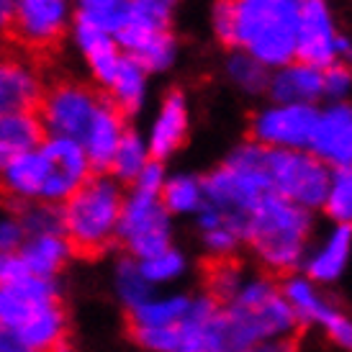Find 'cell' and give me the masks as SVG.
Segmentation results:
<instances>
[{
  "label": "cell",
  "instance_id": "cell-36",
  "mask_svg": "<svg viewBox=\"0 0 352 352\" xmlns=\"http://www.w3.org/2000/svg\"><path fill=\"white\" fill-rule=\"evenodd\" d=\"M254 273V265L245 263V260H221V263H208L204 273V291L211 298L226 306L229 301H234V296L242 291V285L250 280V275Z\"/></svg>",
  "mask_w": 352,
  "mask_h": 352
},
{
  "label": "cell",
  "instance_id": "cell-21",
  "mask_svg": "<svg viewBox=\"0 0 352 352\" xmlns=\"http://www.w3.org/2000/svg\"><path fill=\"white\" fill-rule=\"evenodd\" d=\"M62 301V285L52 278L26 275L23 280L0 288V329L16 332L39 306Z\"/></svg>",
  "mask_w": 352,
  "mask_h": 352
},
{
  "label": "cell",
  "instance_id": "cell-42",
  "mask_svg": "<svg viewBox=\"0 0 352 352\" xmlns=\"http://www.w3.org/2000/svg\"><path fill=\"white\" fill-rule=\"evenodd\" d=\"M29 239V232L21 221V214L13 211H3L0 214V254H16L21 252L23 242Z\"/></svg>",
  "mask_w": 352,
  "mask_h": 352
},
{
  "label": "cell",
  "instance_id": "cell-13",
  "mask_svg": "<svg viewBox=\"0 0 352 352\" xmlns=\"http://www.w3.org/2000/svg\"><path fill=\"white\" fill-rule=\"evenodd\" d=\"M319 106L263 100L247 118V139L265 149H309Z\"/></svg>",
  "mask_w": 352,
  "mask_h": 352
},
{
  "label": "cell",
  "instance_id": "cell-14",
  "mask_svg": "<svg viewBox=\"0 0 352 352\" xmlns=\"http://www.w3.org/2000/svg\"><path fill=\"white\" fill-rule=\"evenodd\" d=\"M75 26V0H16L13 39L29 52H52Z\"/></svg>",
  "mask_w": 352,
  "mask_h": 352
},
{
  "label": "cell",
  "instance_id": "cell-49",
  "mask_svg": "<svg viewBox=\"0 0 352 352\" xmlns=\"http://www.w3.org/2000/svg\"><path fill=\"white\" fill-rule=\"evenodd\" d=\"M59 352H72V350H69V344H67V347H65V350H59Z\"/></svg>",
  "mask_w": 352,
  "mask_h": 352
},
{
  "label": "cell",
  "instance_id": "cell-16",
  "mask_svg": "<svg viewBox=\"0 0 352 352\" xmlns=\"http://www.w3.org/2000/svg\"><path fill=\"white\" fill-rule=\"evenodd\" d=\"M41 149H44L47 165H50L47 193H44L41 204L62 206L65 201H69V198L75 196L90 177L96 175L88 155H85V149L75 139L44 137Z\"/></svg>",
  "mask_w": 352,
  "mask_h": 352
},
{
  "label": "cell",
  "instance_id": "cell-5",
  "mask_svg": "<svg viewBox=\"0 0 352 352\" xmlns=\"http://www.w3.org/2000/svg\"><path fill=\"white\" fill-rule=\"evenodd\" d=\"M224 309L242 329L250 344L296 337L301 332L298 319L283 294L280 278L263 273L260 267H254L250 280L242 285L234 301H229Z\"/></svg>",
  "mask_w": 352,
  "mask_h": 352
},
{
  "label": "cell",
  "instance_id": "cell-34",
  "mask_svg": "<svg viewBox=\"0 0 352 352\" xmlns=\"http://www.w3.org/2000/svg\"><path fill=\"white\" fill-rule=\"evenodd\" d=\"M139 263H142L147 280L155 285V291H175L177 285L190 278V270H193L190 254L177 245L167 247L147 260H139Z\"/></svg>",
  "mask_w": 352,
  "mask_h": 352
},
{
  "label": "cell",
  "instance_id": "cell-25",
  "mask_svg": "<svg viewBox=\"0 0 352 352\" xmlns=\"http://www.w3.org/2000/svg\"><path fill=\"white\" fill-rule=\"evenodd\" d=\"M16 337L31 352H59L67 347L69 316L62 301H50L39 306L26 322L16 329Z\"/></svg>",
  "mask_w": 352,
  "mask_h": 352
},
{
  "label": "cell",
  "instance_id": "cell-40",
  "mask_svg": "<svg viewBox=\"0 0 352 352\" xmlns=\"http://www.w3.org/2000/svg\"><path fill=\"white\" fill-rule=\"evenodd\" d=\"M234 16H236V0H211L208 6V29L214 34V39L232 50L234 44Z\"/></svg>",
  "mask_w": 352,
  "mask_h": 352
},
{
  "label": "cell",
  "instance_id": "cell-2",
  "mask_svg": "<svg viewBox=\"0 0 352 352\" xmlns=\"http://www.w3.org/2000/svg\"><path fill=\"white\" fill-rule=\"evenodd\" d=\"M126 188L108 173H96L62 204V232L82 257H100L118 245Z\"/></svg>",
  "mask_w": 352,
  "mask_h": 352
},
{
  "label": "cell",
  "instance_id": "cell-10",
  "mask_svg": "<svg viewBox=\"0 0 352 352\" xmlns=\"http://www.w3.org/2000/svg\"><path fill=\"white\" fill-rule=\"evenodd\" d=\"M113 36L118 39L124 54L137 59L152 78L167 75L180 59V39L173 31V23L157 19L137 6H131Z\"/></svg>",
  "mask_w": 352,
  "mask_h": 352
},
{
  "label": "cell",
  "instance_id": "cell-38",
  "mask_svg": "<svg viewBox=\"0 0 352 352\" xmlns=\"http://www.w3.org/2000/svg\"><path fill=\"white\" fill-rule=\"evenodd\" d=\"M319 216L327 219V224L352 226V167L332 170L329 193Z\"/></svg>",
  "mask_w": 352,
  "mask_h": 352
},
{
  "label": "cell",
  "instance_id": "cell-3",
  "mask_svg": "<svg viewBox=\"0 0 352 352\" xmlns=\"http://www.w3.org/2000/svg\"><path fill=\"white\" fill-rule=\"evenodd\" d=\"M298 16L301 0H236L234 44L278 69L298 59Z\"/></svg>",
  "mask_w": 352,
  "mask_h": 352
},
{
  "label": "cell",
  "instance_id": "cell-33",
  "mask_svg": "<svg viewBox=\"0 0 352 352\" xmlns=\"http://www.w3.org/2000/svg\"><path fill=\"white\" fill-rule=\"evenodd\" d=\"M111 291H113L118 306L126 314L137 311L142 303L157 294L155 285L149 283L144 270H142V263L129 257V254H121L111 267Z\"/></svg>",
  "mask_w": 352,
  "mask_h": 352
},
{
  "label": "cell",
  "instance_id": "cell-4",
  "mask_svg": "<svg viewBox=\"0 0 352 352\" xmlns=\"http://www.w3.org/2000/svg\"><path fill=\"white\" fill-rule=\"evenodd\" d=\"M204 180L208 204L245 226L247 216L273 193L267 175V149L252 139H242L221 157L219 165L206 173Z\"/></svg>",
  "mask_w": 352,
  "mask_h": 352
},
{
  "label": "cell",
  "instance_id": "cell-24",
  "mask_svg": "<svg viewBox=\"0 0 352 352\" xmlns=\"http://www.w3.org/2000/svg\"><path fill=\"white\" fill-rule=\"evenodd\" d=\"M273 103H291V106H322L324 103V69L309 62L294 59L283 67L273 69L267 98Z\"/></svg>",
  "mask_w": 352,
  "mask_h": 352
},
{
  "label": "cell",
  "instance_id": "cell-39",
  "mask_svg": "<svg viewBox=\"0 0 352 352\" xmlns=\"http://www.w3.org/2000/svg\"><path fill=\"white\" fill-rule=\"evenodd\" d=\"M21 214V221L29 234H52L62 232V206L52 204H29L16 208Z\"/></svg>",
  "mask_w": 352,
  "mask_h": 352
},
{
  "label": "cell",
  "instance_id": "cell-27",
  "mask_svg": "<svg viewBox=\"0 0 352 352\" xmlns=\"http://www.w3.org/2000/svg\"><path fill=\"white\" fill-rule=\"evenodd\" d=\"M21 260L29 267L31 275L59 280V275L69 267V263L78 257L75 247L69 245L65 232L52 234H29V239L21 247Z\"/></svg>",
  "mask_w": 352,
  "mask_h": 352
},
{
  "label": "cell",
  "instance_id": "cell-43",
  "mask_svg": "<svg viewBox=\"0 0 352 352\" xmlns=\"http://www.w3.org/2000/svg\"><path fill=\"white\" fill-rule=\"evenodd\" d=\"M167 175H170V170H167L165 162L152 160V162L144 167V173L134 180V186H129V188H137V190H144V193H155V196H160V193H162V188H165Z\"/></svg>",
  "mask_w": 352,
  "mask_h": 352
},
{
  "label": "cell",
  "instance_id": "cell-12",
  "mask_svg": "<svg viewBox=\"0 0 352 352\" xmlns=\"http://www.w3.org/2000/svg\"><path fill=\"white\" fill-rule=\"evenodd\" d=\"M298 59L319 69L352 62V39L340 29L332 0H301Z\"/></svg>",
  "mask_w": 352,
  "mask_h": 352
},
{
  "label": "cell",
  "instance_id": "cell-44",
  "mask_svg": "<svg viewBox=\"0 0 352 352\" xmlns=\"http://www.w3.org/2000/svg\"><path fill=\"white\" fill-rule=\"evenodd\" d=\"M29 275V267L23 265L21 254H0V288L3 285H13L23 280Z\"/></svg>",
  "mask_w": 352,
  "mask_h": 352
},
{
  "label": "cell",
  "instance_id": "cell-48",
  "mask_svg": "<svg viewBox=\"0 0 352 352\" xmlns=\"http://www.w3.org/2000/svg\"><path fill=\"white\" fill-rule=\"evenodd\" d=\"M0 352H31V350L23 342H21V340L13 332H6V329H0Z\"/></svg>",
  "mask_w": 352,
  "mask_h": 352
},
{
  "label": "cell",
  "instance_id": "cell-7",
  "mask_svg": "<svg viewBox=\"0 0 352 352\" xmlns=\"http://www.w3.org/2000/svg\"><path fill=\"white\" fill-rule=\"evenodd\" d=\"M267 175L275 196L322 214L332 167L309 149H267Z\"/></svg>",
  "mask_w": 352,
  "mask_h": 352
},
{
  "label": "cell",
  "instance_id": "cell-26",
  "mask_svg": "<svg viewBox=\"0 0 352 352\" xmlns=\"http://www.w3.org/2000/svg\"><path fill=\"white\" fill-rule=\"evenodd\" d=\"M126 129H129V118L106 98V103L98 111L96 121L90 124L88 134L80 142L96 173H108L111 170V162L116 157V149L121 144L124 134H126Z\"/></svg>",
  "mask_w": 352,
  "mask_h": 352
},
{
  "label": "cell",
  "instance_id": "cell-31",
  "mask_svg": "<svg viewBox=\"0 0 352 352\" xmlns=\"http://www.w3.org/2000/svg\"><path fill=\"white\" fill-rule=\"evenodd\" d=\"M221 72H224L226 82H229L239 96H245V98H250V100L267 98V85H270L273 69L265 67L263 62L254 59L250 52L226 50L224 62H221Z\"/></svg>",
  "mask_w": 352,
  "mask_h": 352
},
{
  "label": "cell",
  "instance_id": "cell-17",
  "mask_svg": "<svg viewBox=\"0 0 352 352\" xmlns=\"http://www.w3.org/2000/svg\"><path fill=\"white\" fill-rule=\"evenodd\" d=\"M147 144L155 160L165 162L186 147L188 137H190V100H188L186 90L170 88L165 96L160 98L155 113L147 124Z\"/></svg>",
  "mask_w": 352,
  "mask_h": 352
},
{
  "label": "cell",
  "instance_id": "cell-47",
  "mask_svg": "<svg viewBox=\"0 0 352 352\" xmlns=\"http://www.w3.org/2000/svg\"><path fill=\"white\" fill-rule=\"evenodd\" d=\"M13 16H16V0H0V41L13 36Z\"/></svg>",
  "mask_w": 352,
  "mask_h": 352
},
{
  "label": "cell",
  "instance_id": "cell-35",
  "mask_svg": "<svg viewBox=\"0 0 352 352\" xmlns=\"http://www.w3.org/2000/svg\"><path fill=\"white\" fill-rule=\"evenodd\" d=\"M152 160H155V157L149 152L144 131L129 126L124 139H121V144H118V149H116V157H113V162H111L108 175L116 177L121 186L129 188V186H134V180L144 173V167H147Z\"/></svg>",
  "mask_w": 352,
  "mask_h": 352
},
{
  "label": "cell",
  "instance_id": "cell-37",
  "mask_svg": "<svg viewBox=\"0 0 352 352\" xmlns=\"http://www.w3.org/2000/svg\"><path fill=\"white\" fill-rule=\"evenodd\" d=\"M131 6V0H75V23L116 34Z\"/></svg>",
  "mask_w": 352,
  "mask_h": 352
},
{
  "label": "cell",
  "instance_id": "cell-30",
  "mask_svg": "<svg viewBox=\"0 0 352 352\" xmlns=\"http://www.w3.org/2000/svg\"><path fill=\"white\" fill-rule=\"evenodd\" d=\"M162 204L170 211L173 219H196L204 206L208 204L206 198V180L204 175H198L193 170H175L170 173L162 188Z\"/></svg>",
  "mask_w": 352,
  "mask_h": 352
},
{
  "label": "cell",
  "instance_id": "cell-19",
  "mask_svg": "<svg viewBox=\"0 0 352 352\" xmlns=\"http://www.w3.org/2000/svg\"><path fill=\"white\" fill-rule=\"evenodd\" d=\"M309 152L332 170L352 167V100L319 106Z\"/></svg>",
  "mask_w": 352,
  "mask_h": 352
},
{
  "label": "cell",
  "instance_id": "cell-18",
  "mask_svg": "<svg viewBox=\"0 0 352 352\" xmlns=\"http://www.w3.org/2000/svg\"><path fill=\"white\" fill-rule=\"evenodd\" d=\"M352 267V226L327 224L314 236L301 273L322 288H334Z\"/></svg>",
  "mask_w": 352,
  "mask_h": 352
},
{
  "label": "cell",
  "instance_id": "cell-9",
  "mask_svg": "<svg viewBox=\"0 0 352 352\" xmlns=\"http://www.w3.org/2000/svg\"><path fill=\"white\" fill-rule=\"evenodd\" d=\"M280 285L301 329H316L337 350L352 352V314L327 288L303 273L288 275Z\"/></svg>",
  "mask_w": 352,
  "mask_h": 352
},
{
  "label": "cell",
  "instance_id": "cell-29",
  "mask_svg": "<svg viewBox=\"0 0 352 352\" xmlns=\"http://www.w3.org/2000/svg\"><path fill=\"white\" fill-rule=\"evenodd\" d=\"M149 80H152V75L147 69L142 67L137 59L126 57L124 65L118 67L113 82L103 93L126 118L139 116L149 100Z\"/></svg>",
  "mask_w": 352,
  "mask_h": 352
},
{
  "label": "cell",
  "instance_id": "cell-32",
  "mask_svg": "<svg viewBox=\"0 0 352 352\" xmlns=\"http://www.w3.org/2000/svg\"><path fill=\"white\" fill-rule=\"evenodd\" d=\"M44 142V126L36 113L0 116V175L23 152L36 149Z\"/></svg>",
  "mask_w": 352,
  "mask_h": 352
},
{
  "label": "cell",
  "instance_id": "cell-23",
  "mask_svg": "<svg viewBox=\"0 0 352 352\" xmlns=\"http://www.w3.org/2000/svg\"><path fill=\"white\" fill-rule=\"evenodd\" d=\"M193 226L198 234V247L208 263L236 260L247 250L245 226L239 221H232L216 206L206 204L204 211L193 219Z\"/></svg>",
  "mask_w": 352,
  "mask_h": 352
},
{
  "label": "cell",
  "instance_id": "cell-8",
  "mask_svg": "<svg viewBox=\"0 0 352 352\" xmlns=\"http://www.w3.org/2000/svg\"><path fill=\"white\" fill-rule=\"evenodd\" d=\"M175 245V219L165 208L162 198L126 188L124 214L118 226V247L134 260H147Z\"/></svg>",
  "mask_w": 352,
  "mask_h": 352
},
{
  "label": "cell",
  "instance_id": "cell-41",
  "mask_svg": "<svg viewBox=\"0 0 352 352\" xmlns=\"http://www.w3.org/2000/svg\"><path fill=\"white\" fill-rule=\"evenodd\" d=\"M352 100V62H334L324 69V103Z\"/></svg>",
  "mask_w": 352,
  "mask_h": 352
},
{
  "label": "cell",
  "instance_id": "cell-20",
  "mask_svg": "<svg viewBox=\"0 0 352 352\" xmlns=\"http://www.w3.org/2000/svg\"><path fill=\"white\" fill-rule=\"evenodd\" d=\"M69 41H72V47L78 52V57L82 59L85 69L90 72L93 85L106 90L113 82V78H116L118 67L126 59L118 39L111 31L85 26V23H75L72 31H69Z\"/></svg>",
  "mask_w": 352,
  "mask_h": 352
},
{
  "label": "cell",
  "instance_id": "cell-45",
  "mask_svg": "<svg viewBox=\"0 0 352 352\" xmlns=\"http://www.w3.org/2000/svg\"><path fill=\"white\" fill-rule=\"evenodd\" d=\"M137 8L147 10V13H152V16H157V19L167 21V23H173V19H175L177 8H180V3L183 0H131Z\"/></svg>",
  "mask_w": 352,
  "mask_h": 352
},
{
  "label": "cell",
  "instance_id": "cell-46",
  "mask_svg": "<svg viewBox=\"0 0 352 352\" xmlns=\"http://www.w3.org/2000/svg\"><path fill=\"white\" fill-rule=\"evenodd\" d=\"M245 352H301V344L296 337H283V340H265V342H254Z\"/></svg>",
  "mask_w": 352,
  "mask_h": 352
},
{
  "label": "cell",
  "instance_id": "cell-1",
  "mask_svg": "<svg viewBox=\"0 0 352 352\" xmlns=\"http://www.w3.org/2000/svg\"><path fill=\"white\" fill-rule=\"evenodd\" d=\"M316 232L319 214L270 193L245 221L250 263L280 280L301 273Z\"/></svg>",
  "mask_w": 352,
  "mask_h": 352
},
{
  "label": "cell",
  "instance_id": "cell-6",
  "mask_svg": "<svg viewBox=\"0 0 352 352\" xmlns=\"http://www.w3.org/2000/svg\"><path fill=\"white\" fill-rule=\"evenodd\" d=\"M103 103H106V93L98 85L75 78L52 80L36 111L44 126V137L82 142Z\"/></svg>",
  "mask_w": 352,
  "mask_h": 352
},
{
  "label": "cell",
  "instance_id": "cell-15",
  "mask_svg": "<svg viewBox=\"0 0 352 352\" xmlns=\"http://www.w3.org/2000/svg\"><path fill=\"white\" fill-rule=\"evenodd\" d=\"M47 78L29 52L0 47V116L36 113Z\"/></svg>",
  "mask_w": 352,
  "mask_h": 352
},
{
  "label": "cell",
  "instance_id": "cell-11",
  "mask_svg": "<svg viewBox=\"0 0 352 352\" xmlns=\"http://www.w3.org/2000/svg\"><path fill=\"white\" fill-rule=\"evenodd\" d=\"M247 347L252 344L224 306L206 291H193L190 311L177 327L175 352H245Z\"/></svg>",
  "mask_w": 352,
  "mask_h": 352
},
{
  "label": "cell",
  "instance_id": "cell-22",
  "mask_svg": "<svg viewBox=\"0 0 352 352\" xmlns=\"http://www.w3.org/2000/svg\"><path fill=\"white\" fill-rule=\"evenodd\" d=\"M50 180V165L41 144L31 152L19 155L0 175V193L8 198L13 208L29 204H41L47 193Z\"/></svg>",
  "mask_w": 352,
  "mask_h": 352
},
{
  "label": "cell",
  "instance_id": "cell-28",
  "mask_svg": "<svg viewBox=\"0 0 352 352\" xmlns=\"http://www.w3.org/2000/svg\"><path fill=\"white\" fill-rule=\"evenodd\" d=\"M190 301L193 294L190 291H157L149 301H144L137 311L126 314L129 316V332H139V329H177L186 322L188 311H190Z\"/></svg>",
  "mask_w": 352,
  "mask_h": 352
}]
</instances>
